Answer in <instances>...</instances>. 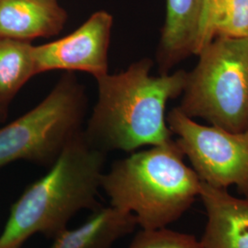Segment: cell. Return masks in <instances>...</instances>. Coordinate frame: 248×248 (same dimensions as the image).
Segmentation results:
<instances>
[{"instance_id":"4","label":"cell","mask_w":248,"mask_h":248,"mask_svg":"<svg viewBox=\"0 0 248 248\" xmlns=\"http://www.w3.org/2000/svg\"><path fill=\"white\" fill-rule=\"evenodd\" d=\"M187 72L178 109L232 133L248 130V39L215 37Z\"/></svg>"},{"instance_id":"15","label":"cell","mask_w":248,"mask_h":248,"mask_svg":"<svg viewBox=\"0 0 248 248\" xmlns=\"http://www.w3.org/2000/svg\"><path fill=\"white\" fill-rule=\"evenodd\" d=\"M215 37L248 39V0H232Z\"/></svg>"},{"instance_id":"6","label":"cell","mask_w":248,"mask_h":248,"mask_svg":"<svg viewBox=\"0 0 248 248\" xmlns=\"http://www.w3.org/2000/svg\"><path fill=\"white\" fill-rule=\"evenodd\" d=\"M167 124L201 181L218 188L236 186L248 198V130L232 133L198 124L177 107L169 111Z\"/></svg>"},{"instance_id":"12","label":"cell","mask_w":248,"mask_h":248,"mask_svg":"<svg viewBox=\"0 0 248 248\" xmlns=\"http://www.w3.org/2000/svg\"><path fill=\"white\" fill-rule=\"evenodd\" d=\"M37 75L34 45L0 38V123L6 121L9 106L18 91Z\"/></svg>"},{"instance_id":"10","label":"cell","mask_w":248,"mask_h":248,"mask_svg":"<svg viewBox=\"0 0 248 248\" xmlns=\"http://www.w3.org/2000/svg\"><path fill=\"white\" fill-rule=\"evenodd\" d=\"M203 0H167L166 18L156 51L160 75L194 55V45Z\"/></svg>"},{"instance_id":"7","label":"cell","mask_w":248,"mask_h":248,"mask_svg":"<svg viewBox=\"0 0 248 248\" xmlns=\"http://www.w3.org/2000/svg\"><path fill=\"white\" fill-rule=\"evenodd\" d=\"M112 27V15L98 10L69 35L34 46L38 75L53 70L81 71L95 79L106 75Z\"/></svg>"},{"instance_id":"2","label":"cell","mask_w":248,"mask_h":248,"mask_svg":"<svg viewBox=\"0 0 248 248\" xmlns=\"http://www.w3.org/2000/svg\"><path fill=\"white\" fill-rule=\"evenodd\" d=\"M105 160L106 154L88 142L83 130L77 134L12 205L0 248H21L36 233L54 238L81 210L94 208Z\"/></svg>"},{"instance_id":"9","label":"cell","mask_w":248,"mask_h":248,"mask_svg":"<svg viewBox=\"0 0 248 248\" xmlns=\"http://www.w3.org/2000/svg\"><path fill=\"white\" fill-rule=\"evenodd\" d=\"M68 15L58 0H0V38L31 42L59 34Z\"/></svg>"},{"instance_id":"14","label":"cell","mask_w":248,"mask_h":248,"mask_svg":"<svg viewBox=\"0 0 248 248\" xmlns=\"http://www.w3.org/2000/svg\"><path fill=\"white\" fill-rule=\"evenodd\" d=\"M232 0H203L194 45V55L215 37V30L222 20Z\"/></svg>"},{"instance_id":"13","label":"cell","mask_w":248,"mask_h":248,"mask_svg":"<svg viewBox=\"0 0 248 248\" xmlns=\"http://www.w3.org/2000/svg\"><path fill=\"white\" fill-rule=\"evenodd\" d=\"M128 248H202L194 235L166 228L142 229Z\"/></svg>"},{"instance_id":"11","label":"cell","mask_w":248,"mask_h":248,"mask_svg":"<svg viewBox=\"0 0 248 248\" xmlns=\"http://www.w3.org/2000/svg\"><path fill=\"white\" fill-rule=\"evenodd\" d=\"M138 226L133 213L113 206L101 208L75 229H64L50 248H111Z\"/></svg>"},{"instance_id":"8","label":"cell","mask_w":248,"mask_h":248,"mask_svg":"<svg viewBox=\"0 0 248 248\" xmlns=\"http://www.w3.org/2000/svg\"><path fill=\"white\" fill-rule=\"evenodd\" d=\"M199 198L207 213L202 248H248V198L202 181Z\"/></svg>"},{"instance_id":"5","label":"cell","mask_w":248,"mask_h":248,"mask_svg":"<svg viewBox=\"0 0 248 248\" xmlns=\"http://www.w3.org/2000/svg\"><path fill=\"white\" fill-rule=\"evenodd\" d=\"M87 110L85 86L65 72L42 102L0 129V169L16 161L52 167L83 130Z\"/></svg>"},{"instance_id":"3","label":"cell","mask_w":248,"mask_h":248,"mask_svg":"<svg viewBox=\"0 0 248 248\" xmlns=\"http://www.w3.org/2000/svg\"><path fill=\"white\" fill-rule=\"evenodd\" d=\"M176 141L117 160L101 179L110 205L133 213L142 229L166 228L199 198L201 179Z\"/></svg>"},{"instance_id":"1","label":"cell","mask_w":248,"mask_h":248,"mask_svg":"<svg viewBox=\"0 0 248 248\" xmlns=\"http://www.w3.org/2000/svg\"><path fill=\"white\" fill-rule=\"evenodd\" d=\"M154 62L142 58L115 75L99 77L98 100L83 129L88 142L105 154L110 151L133 153L145 145L172 142L166 107L182 95L185 70L151 75Z\"/></svg>"}]
</instances>
